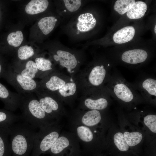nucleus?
Returning a JSON list of instances; mask_svg holds the SVG:
<instances>
[{"instance_id": "f257e3e1", "label": "nucleus", "mask_w": 156, "mask_h": 156, "mask_svg": "<svg viewBox=\"0 0 156 156\" xmlns=\"http://www.w3.org/2000/svg\"><path fill=\"white\" fill-rule=\"evenodd\" d=\"M102 63H92L79 70L73 78L78 90L85 95L105 86L110 73Z\"/></svg>"}, {"instance_id": "f03ea898", "label": "nucleus", "mask_w": 156, "mask_h": 156, "mask_svg": "<svg viewBox=\"0 0 156 156\" xmlns=\"http://www.w3.org/2000/svg\"><path fill=\"white\" fill-rule=\"evenodd\" d=\"M39 81L41 88L53 93L61 101L69 102L77 96L78 90L74 78L57 69Z\"/></svg>"}, {"instance_id": "7ed1b4c3", "label": "nucleus", "mask_w": 156, "mask_h": 156, "mask_svg": "<svg viewBox=\"0 0 156 156\" xmlns=\"http://www.w3.org/2000/svg\"><path fill=\"white\" fill-rule=\"evenodd\" d=\"M36 127L24 121L10 128V140L13 156H28L32 150Z\"/></svg>"}, {"instance_id": "20e7f679", "label": "nucleus", "mask_w": 156, "mask_h": 156, "mask_svg": "<svg viewBox=\"0 0 156 156\" xmlns=\"http://www.w3.org/2000/svg\"><path fill=\"white\" fill-rule=\"evenodd\" d=\"M20 95L21 119L36 128L48 126L47 119L50 116L43 109L36 96L33 93Z\"/></svg>"}, {"instance_id": "39448f33", "label": "nucleus", "mask_w": 156, "mask_h": 156, "mask_svg": "<svg viewBox=\"0 0 156 156\" xmlns=\"http://www.w3.org/2000/svg\"><path fill=\"white\" fill-rule=\"evenodd\" d=\"M105 86L110 94L125 103L132 101L140 94L133 85L118 73L110 75Z\"/></svg>"}, {"instance_id": "423d86ee", "label": "nucleus", "mask_w": 156, "mask_h": 156, "mask_svg": "<svg viewBox=\"0 0 156 156\" xmlns=\"http://www.w3.org/2000/svg\"><path fill=\"white\" fill-rule=\"evenodd\" d=\"M52 58L55 64L64 68L70 76L74 78L80 70L83 57L80 52L61 48L53 52Z\"/></svg>"}, {"instance_id": "0eeeda50", "label": "nucleus", "mask_w": 156, "mask_h": 156, "mask_svg": "<svg viewBox=\"0 0 156 156\" xmlns=\"http://www.w3.org/2000/svg\"><path fill=\"white\" fill-rule=\"evenodd\" d=\"M2 77L13 86L19 94L34 93L40 87L39 81L23 77L11 67L5 69Z\"/></svg>"}, {"instance_id": "6e6552de", "label": "nucleus", "mask_w": 156, "mask_h": 156, "mask_svg": "<svg viewBox=\"0 0 156 156\" xmlns=\"http://www.w3.org/2000/svg\"><path fill=\"white\" fill-rule=\"evenodd\" d=\"M48 126L40 128L36 134L31 156H38L49 151L59 137L58 132Z\"/></svg>"}, {"instance_id": "1a4fd4ad", "label": "nucleus", "mask_w": 156, "mask_h": 156, "mask_svg": "<svg viewBox=\"0 0 156 156\" xmlns=\"http://www.w3.org/2000/svg\"><path fill=\"white\" fill-rule=\"evenodd\" d=\"M34 93L43 109L50 117L56 116L61 111V100L53 93L40 87Z\"/></svg>"}, {"instance_id": "9d476101", "label": "nucleus", "mask_w": 156, "mask_h": 156, "mask_svg": "<svg viewBox=\"0 0 156 156\" xmlns=\"http://www.w3.org/2000/svg\"><path fill=\"white\" fill-rule=\"evenodd\" d=\"M110 94L105 86L81 97L82 105L90 110H102L108 104L107 97Z\"/></svg>"}, {"instance_id": "9b49d317", "label": "nucleus", "mask_w": 156, "mask_h": 156, "mask_svg": "<svg viewBox=\"0 0 156 156\" xmlns=\"http://www.w3.org/2000/svg\"><path fill=\"white\" fill-rule=\"evenodd\" d=\"M0 100L5 109L12 112L19 108L20 95L10 91L0 82Z\"/></svg>"}, {"instance_id": "f8f14e48", "label": "nucleus", "mask_w": 156, "mask_h": 156, "mask_svg": "<svg viewBox=\"0 0 156 156\" xmlns=\"http://www.w3.org/2000/svg\"><path fill=\"white\" fill-rule=\"evenodd\" d=\"M15 72L21 75L23 77L29 79H34L43 77L37 68L34 61L29 60L23 65H17L12 67Z\"/></svg>"}, {"instance_id": "ddd939ff", "label": "nucleus", "mask_w": 156, "mask_h": 156, "mask_svg": "<svg viewBox=\"0 0 156 156\" xmlns=\"http://www.w3.org/2000/svg\"><path fill=\"white\" fill-rule=\"evenodd\" d=\"M133 85L140 94L150 98L156 97V80L155 78L148 77L142 79Z\"/></svg>"}, {"instance_id": "4468645a", "label": "nucleus", "mask_w": 156, "mask_h": 156, "mask_svg": "<svg viewBox=\"0 0 156 156\" xmlns=\"http://www.w3.org/2000/svg\"><path fill=\"white\" fill-rule=\"evenodd\" d=\"M96 23V20L92 13L87 12L80 14L77 18L76 23L77 34L92 30L95 26Z\"/></svg>"}, {"instance_id": "2eb2a0df", "label": "nucleus", "mask_w": 156, "mask_h": 156, "mask_svg": "<svg viewBox=\"0 0 156 156\" xmlns=\"http://www.w3.org/2000/svg\"><path fill=\"white\" fill-rule=\"evenodd\" d=\"M148 57L147 52L141 49L129 50L122 54L121 59L124 62L130 64H135L145 61Z\"/></svg>"}, {"instance_id": "dca6fc26", "label": "nucleus", "mask_w": 156, "mask_h": 156, "mask_svg": "<svg viewBox=\"0 0 156 156\" xmlns=\"http://www.w3.org/2000/svg\"><path fill=\"white\" fill-rule=\"evenodd\" d=\"M21 119V116L6 109H0V129H9L14 124Z\"/></svg>"}, {"instance_id": "f3484780", "label": "nucleus", "mask_w": 156, "mask_h": 156, "mask_svg": "<svg viewBox=\"0 0 156 156\" xmlns=\"http://www.w3.org/2000/svg\"><path fill=\"white\" fill-rule=\"evenodd\" d=\"M135 30L132 26L124 27L116 32L113 36L114 42L117 44H121L130 41L133 38Z\"/></svg>"}, {"instance_id": "a211bd4d", "label": "nucleus", "mask_w": 156, "mask_h": 156, "mask_svg": "<svg viewBox=\"0 0 156 156\" xmlns=\"http://www.w3.org/2000/svg\"><path fill=\"white\" fill-rule=\"evenodd\" d=\"M37 69L41 73L43 78L54 71L56 68L55 64L50 59L43 56L36 57L35 61Z\"/></svg>"}, {"instance_id": "6ab92c4d", "label": "nucleus", "mask_w": 156, "mask_h": 156, "mask_svg": "<svg viewBox=\"0 0 156 156\" xmlns=\"http://www.w3.org/2000/svg\"><path fill=\"white\" fill-rule=\"evenodd\" d=\"M49 4L47 0H32L26 6L25 11L30 15H34L44 11L47 8Z\"/></svg>"}, {"instance_id": "aec40b11", "label": "nucleus", "mask_w": 156, "mask_h": 156, "mask_svg": "<svg viewBox=\"0 0 156 156\" xmlns=\"http://www.w3.org/2000/svg\"><path fill=\"white\" fill-rule=\"evenodd\" d=\"M147 9L146 4L142 1L135 2L127 12V16L130 19H138L142 17Z\"/></svg>"}, {"instance_id": "412c9836", "label": "nucleus", "mask_w": 156, "mask_h": 156, "mask_svg": "<svg viewBox=\"0 0 156 156\" xmlns=\"http://www.w3.org/2000/svg\"><path fill=\"white\" fill-rule=\"evenodd\" d=\"M11 152L10 129H0V156H10Z\"/></svg>"}, {"instance_id": "4be33fe9", "label": "nucleus", "mask_w": 156, "mask_h": 156, "mask_svg": "<svg viewBox=\"0 0 156 156\" xmlns=\"http://www.w3.org/2000/svg\"><path fill=\"white\" fill-rule=\"evenodd\" d=\"M101 118V114L99 111L90 110L85 113L83 115L81 121L84 125L92 127L98 124Z\"/></svg>"}, {"instance_id": "5701e85b", "label": "nucleus", "mask_w": 156, "mask_h": 156, "mask_svg": "<svg viewBox=\"0 0 156 156\" xmlns=\"http://www.w3.org/2000/svg\"><path fill=\"white\" fill-rule=\"evenodd\" d=\"M57 19L53 16L43 17L38 22V25L42 33L45 35L49 34L54 29Z\"/></svg>"}, {"instance_id": "b1692460", "label": "nucleus", "mask_w": 156, "mask_h": 156, "mask_svg": "<svg viewBox=\"0 0 156 156\" xmlns=\"http://www.w3.org/2000/svg\"><path fill=\"white\" fill-rule=\"evenodd\" d=\"M68 140L63 136L59 137L49 150L53 156H59L69 145Z\"/></svg>"}, {"instance_id": "393cba45", "label": "nucleus", "mask_w": 156, "mask_h": 156, "mask_svg": "<svg viewBox=\"0 0 156 156\" xmlns=\"http://www.w3.org/2000/svg\"><path fill=\"white\" fill-rule=\"evenodd\" d=\"M135 2L134 0H118L114 5L115 10L121 15L127 12Z\"/></svg>"}, {"instance_id": "a878e982", "label": "nucleus", "mask_w": 156, "mask_h": 156, "mask_svg": "<svg viewBox=\"0 0 156 156\" xmlns=\"http://www.w3.org/2000/svg\"><path fill=\"white\" fill-rule=\"evenodd\" d=\"M125 141L129 146L133 147L139 144L143 138L142 134L138 132H125L123 134Z\"/></svg>"}, {"instance_id": "bb28decb", "label": "nucleus", "mask_w": 156, "mask_h": 156, "mask_svg": "<svg viewBox=\"0 0 156 156\" xmlns=\"http://www.w3.org/2000/svg\"><path fill=\"white\" fill-rule=\"evenodd\" d=\"M114 144L118 149L122 152H127L129 146L127 144L123 133L118 132L115 134L114 136Z\"/></svg>"}, {"instance_id": "cd10ccee", "label": "nucleus", "mask_w": 156, "mask_h": 156, "mask_svg": "<svg viewBox=\"0 0 156 156\" xmlns=\"http://www.w3.org/2000/svg\"><path fill=\"white\" fill-rule=\"evenodd\" d=\"M23 39L22 32L18 30L16 32H12L9 34L8 36L7 40L10 46L17 47L21 45Z\"/></svg>"}, {"instance_id": "c85d7f7f", "label": "nucleus", "mask_w": 156, "mask_h": 156, "mask_svg": "<svg viewBox=\"0 0 156 156\" xmlns=\"http://www.w3.org/2000/svg\"><path fill=\"white\" fill-rule=\"evenodd\" d=\"M77 132L79 138L84 142H90L93 140V136L92 131L86 126H81L78 127Z\"/></svg>"}, {"instance_id": "c756f323", "label": "nucleus", "mask_w": 156, "mask_h": 156, "mask_svg": "<svg viewBox=\"0 0 156 156\" xmlns=\"http://www.w3.org/2000/svg\"><path fill=\"white\" fill-rule=\"evenodd\" d=\"M35 52L33 49L30 46L25 45L20 47L17 52V56L21 60H26L33 57Z\"/></svg>"}, {"instance_id": "7c9ffc66", "label": "nucleus", "mask_w": 156, "mask_h": 156, "mask_svg": "<svg viewBox=\"0 0 156 156\" xmlns=\"http://www.w3.org/2000/svg\"><path fill=\"white\" fill-rule=\"evenodd\" d=\"M63 1L65 8L70 12L76 11L80 8L81 5V0H64Z\"/></svg>"}, {"instance_id": "2f4dec72", "label": "nucleus", "mask_w": 156, "mask_h": 156, "mask_svg": "<svg viewBox=\"0 0 156 156\" xmlns=\"http://www.w3.org/2000/svg\"><path fill=\"white\" fill-rule=\"evenodd\" d=\"M145 125L152 132L156 133V115L149 114L145 116L144 119Z\"/></svg>"}, {"instance_id": "473e14b6", "label": "nucleus", "mask_w": 156, "mask_h": 156, "mask_svg": "<svg viewBox=\"0 0 156 156\" xmlns=\"http://www.w3.org/2000/svg\"><path fill=\"white\" fill-rule=\"evenodd\" d=\"M5 69L2 66L0 62V78L2 77Z\"/></svg>"}, {"instance_id": "72a5a7b5", "label": "nucleus", "mask_w": 156, "mask_h": 156, "mask_svg": "<svg viewBox=\"0 0 156 156\" xmlns=\"http://www.w3.org/2000/svg\"><path fill=\"white\" fill-rule=\"evenodd\" d=\"M154 31H155V32L156 34V25H155V29H154Z\"/></svg>"}, {"instance_id": "f704fd0d", "label": "nucleus", "mask_w": 156, "mask_h": 156, "mask_svg": "<svg viewBox=\"0 0 156 156\" xmlns=\"http://www.w3.org/2000/svg\"></svg>"}]
</instances>
